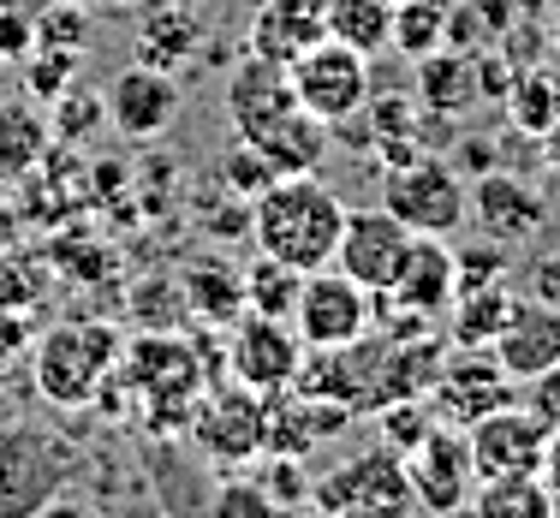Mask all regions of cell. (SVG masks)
Wrapping results in <instances>:
<instances>
[{
  "mask_svg": "<svg viewBox=\"0 0 560 518\" xmlns=\"http://www.w3.org/2000/svg\"><path fill=\"white\" fill-rule=\"evenodd\" d=\"M340 227H346V203L316 173H292V179H275L262 197H250V238H257V250L299 274H316L335 262Z\"/></svg>",
  "mask_w": 560,
  "mask_h": 518,
  "instance_id": "cell-1",
  "label": "cell"
},
{
  "mask_svg": "<svg viewBox=\"0 0 560 518\" xmlns=\"http://www.w3.org/2000/svg\"><path fill=\"white\" fill-rule=\"evenodd\" d=\"M119 352H126L119 328H108V322H60L31 345V376H36V388H43L48 405L78 411V405H90L102 393V381L114 376Z\"/></svg>",
  "mask_w": 560,
  "mask_h": 518,
  "instance_id": "cell-2",
  "label": "cell"
},
{
  "mask_svg": "<svg viewBox=\"0 0 560 518\" xmlns=\"http://www.w3.org/2000/svg\"><path fill=\"white\" fill-rule=\"evenodd\" d=\"M382 209H394L411 233H459L471 221V203H465V179L435 155H411L382 173Z\"/></svg>",
  "mask_w": 560,
  "mask_h": 518,
  "instance_id": "cell-3",
  "label": "cell"
},
{
  "mask_svg": "<svg viewBox=\"0 0 560 518\" xmlns=\"http://www.w3.org/2000/svg\"><path fill=\"white\" fill-rule=\"evenodd\" d=\"M287 78H292L299 108H311L316 119H328V126L358 119L364 102H370V55L335 43V36H323V43L304 48V55L287 66Z\"/></svg>",
  "mask_w": 560,
  "mask_h": 518,
  "instance_id": "cell-4",
  "label": "cell"
},
{
  "mask_svg": "<svg viewBox=\"0 0 560 518\" xmlns=\"http://www.w3.org/2000/svg\"><path fill=\"white\" fill-rule=\"evenodd\" d=\"M292 328H299L304 345H346L364 340L376 328V292H364L352 274H340L335 262L299 281V298H292Z\"/></svg>",
  "mask_w": 560,
  "mask_h": 518,
  "instance_id": "cell-5",
  "label": "cell"
},
{
  "mask_svg": "<svg viewBox=\"0 0 560 518\" xmlns=\"http://www.w3.org/2000/svg\"><path fill=\"white\" fill-rule=\"evenodd\" d=\"M311 507H323V513H406L411 507L406 459L394 447H370V454L346 459L340 471L311 483Z\"/></svg>",
  "mask_w": 560,
  "mask_h": 518,
  "instance_id": "cell-6",
  "label": "cell"
},
{
  "mask_svg": "<svg viewBox=\"0 0 560 518\" xmlns=\"http://www.w3.org/2000/svg\"><path fill=\"white\" fill-rule=\"evenodd\" d=\"M299 364H304V340L287 316H257V310L238 316L233 345H226L233 381H245L250 393H287L299 381Z\"/></svg>",
  "mask_w": 560,
  "mask_h": 518,
  "instance_id": "cell-7",
  "label": "cell"
},
{
  "mask_svg": "<svg viewBox=\"0 0 560 518\" xmlns=\"http://www.w3.org/2000/svg\"><path fill=\"white\" fill-rule=\"evenodd\" d=\"M406 483H411V507H430V513L471 507V488H477L471 442H465L459 429H442V423H435V429L406 454Z\"/></svg>",
  "mask_w": 560,
  "mask_h": 518,
  "instance_id": "cell-8",
  "label": "cell"
},
{
  "mask_svg": "<svg viewBox=\"0 0 560 518\" xmlns=\"http://www.w3.org/2000/svg\"><path fill=\"white\" fill-rule=\"evenodd\" d=\"M411 245V227L394 215V209H346V227H340V245H335V269L352 274L364 292H388L394 286V269Z\"/></svg>",
  "mask_w": 560,
  "mask_h": 518,
  "instance_id": "cell-9",
  "label": "cell"
},
{
  "mask_svg": "<svg viewBox=\"0 0 560 518\" xmlns=\"http://www.w3.org/2000/svg\"><path fill=\"white\" fill-rule=\"evenodd\" d=\"M453 292H459V250L442 233H411L406 257L394 269V286L376 292V298H388L394 310L411 316H447Z\"/></svg>",
  "mask_w": 560,
  "mask_h": 518,
  "instance_id": "cell-10",
  "label": "cell"
},
{
  "mask_svg": "<svg viewBox=\"0 0 560 518\" xmlns=\"http://www.w3.org/2000/svg\"><path fill=\"white\" fill-rule=\"evenodd\" d=\"M465 442H471V464L477 476H530L542 464V447H549V429H542L537 417H530L525 405H495L483 411V417L465 429Z\"/></svg>",
  "mask_w": 560,
  "mask_h": 518,
  "instance_id": "cell-11",
  "label": "cell"
},
{
  "mask_svg": "<svg viewBox=\"0 0 560 518\" xmlns=\"http://www.w3.org/2000/svg\"><path fill=\"white\" fill-rule=\"evenodd\" d=\"M108 126L119 131V138H162V131L173 126V114H179V84H173V72H162V66H126V72L108 84Z\"/></svg>",
  "mask_w": 560,
  "mask_h": 518,
  "instance_id": "cell-12",
  "label": "cell"
},
{
  "mask_svg": "<svg viewBox=\"0 0 560 518\" xmlns=\"http://www.w3.org/2000/svg\"><path fill=\"white\" fill-rule=\"evenodd\" d=\"M197 442L221 464H250L262 454V393H250L245 381L209 393L197 405Z\"/></svg>",
  "mask_w": 560,
  "mask_h": 518,
  "instance_id": "cell-13",
  "label": "cell"
},
{
  "mask_svg": "<svg viewBox=\"0 0 560 518\" xmlns=\"http://www.w3.org/2000/svg\"><path fill=\"white\" fill-rule=\"evenodd\" d=\"M489 352H495V364L513 381H530L537 369L560 364V304H549V298H513V310H506L501 334L489 340Z\"/></svg>",
  "mask_w": 560,
  "mask_h": 518,
  "instance_id": "cell-14",
  "label": "cell"
},
{
  "mask_svg": "<svg viewBox=\"0 0 560 518\" xmlns=\"http://www.w3.org/2000/svg\"><path fill=\"white\" fill-rule=\"evenodd\" d=\"M292 108H299V96H292L287 66H275V60H257V55H250L233 78H226V119H233L238 138H250V143L269 138V131H275Z\"/></svg>",
  "mask_w": 560,
  "mask_h": 518,
  "instance_id": "cell-15",
  "label": "cell"
},
{
  "mask_svg": "<svg viewBox=\"0 0 560 518\" xmlns=\"http://www.w3.org/2000/svg\"><path fill=\"white\" fill-rule=\"evenodd\" d=\"M435 400H442V417L453 423H477L483 411H495L513 400V376L495 364V352L489 345H465V357L447 352L442 376H435Z\"/></svg>",
  "mask_w": 560,
  "mask_h": 518,
  "instance_id": "cell-16",
  "label": "cell"
},
{
  "mask_svg": "<svg viewBox=\"0 0 560 518\" xmlns=\"http://www.w3.org/2000/svg\"><path fill=\"white\" fill-rule=\"evenodd\" d=\"M465 203H471V221L495 238V245H506V238H530V233H542V221H549L542 197L530 191L525 179H513V173H477L471 191H465Z\"/></svg>",
  "mask_w": 560,
  "mask_h": 518,
  "instance_id": "cell-17",
  "label": "cell"
},
{
  "mask_svg": "<svg viewBox=\"0 0 560 518\" xmlns=\"http://www.w3.org/2000/svg\"><path fill=\"white\" fill-rule=\"evenodd\" d=\"M411 90H418V108L447 119L477 102V66L459 55V48H435V55H418V72H411Z\"/></svg>",
  "mask_w": 560,
  "mask_h": 518,
  "instance_id": "cell-18",
  "label": "cell"
},
{
  "mask_svg": "<svg viewBox=\"0 0 560 518\" xmlns=\"http://www.w3.org/2000/svg\"><path fill=\"white\" fill-rule=\"evenodd\" d=\"M48 143H55V126L31 102H0V185L31 179L48 162Z\"/></svg>",
  "mask_w": 560,
  "mask_h": 518,
  "instance_id": "cell-19",
  "label": "cell"
},
{
  "mask_svg": "<svg viewBox=\"0 0 560 518\" xmlns=\"http://www.w3.org/2000/svg\"><path fill=\"white\" fill-rule=\"evenodd\" d=\"M257 150L275 162L280 179H292V173H316V162L328 155V119H316L311 108H292L269 138H257Z\"/></svg>",
  "mask_w": 560,
  "mask_h": 518,
  "instance_id": "cell-20",
  "label": "cell"
},
{
  "mask_svg": "<svg viewBox=\"0 0 560 518\" xmlns=\"http://www.w3.org/2000/svg\"><path fill=\"white\" fill-rule=\"evenodd\" d=\"M506 310H513V292H506V274L501 281H471L453 292L447 316H453V340L459 345H489L501 334Z\"/></svg>",
  "mask_w": 560,
  "mask_h": 518,
  "instance_id": "cell-21",
  "label": "cell"
},
{
  "mask_svg": "<svg viewBox=\"0 0 560 518\" xmlns=\"http://www.w3.org/2000/svg\"><path fill=\"white\" fill-rule=\"evenodd\" d=\"M323 36H328L323 19H304V12H287V7H269V0H262L257 19H250V55L292 66L311 43H323Z\"/></svg>",
  "mask_w": 560,
  "mask_h": 518,
  "instance_id": "cell-22",
  "label": "cell"
},
{
  "mask_svg": "<svg viewBox=\"0 0 560 518\" xmlns=\"http://www.w3.org/2000/svg\"><path fill=\"white\" fill-rule=\"evenodd\" d=\"M328 36L358 55H382L394 43V0H328L323 12Z\"/></svg>",
  "mask_w": 560,
  "mask_h": 518,
  "instance_id": "cell-23",
  "label": "cell"
},
{
  "mask_svg": "<svg viewBox=\"0 0 560 518\" xmlns=\"http://www.w3.org/2000/svg\"><path fill=\"white\" fill-rule=\"evenodd\" d=\"M471 513L483 518H555V495L542 488V476H477Z\"/></svg>",
  "mask_w": 560,
  "mask_h": 518,
  "instance_id": "cell-24",
  "label": "cell"
},
{
  "mask_svg": "<svg viewBox=\"0 0 560 518\" xmlns=\"http://www.w3.org/2000/svg\"><path fill=\"white\" fill-rule=\"evenodd\" d=\"M179 292H185V304H191V316H203L209 328L215 322H233L238 310H245V274L238 269H215V262H197V269H185V281H179Z\"/></svg>",
  "mask_w": 560,
  "mask_h": 518,
  "instance_id": "cell-25",
  "label": "cell"
},
{
  "mask_svg": "<svg viewBox=\"0 0 560 518\" xmlns=\"http://www.w3.org/2000/svg\"><path fill=\"white\" fill-rule=\"evenodd\" d=\"M197 48V19L185 0H167L162 12H150V19L138 24V60L143 66H162L173 72V60H185Z\"/></svg>",
  "mask_w": 560,
  "mask_h": 518,
  "instance_id": "cell-26",
  "label": "cell"
},
{
  "mask_svg": "<svg viewBox=\"0 0 560 518\" xmlns=\"http://www.w3.org/2000/svg\"><path fill=\"white\" fill-rule=\"evenodd\" d=\"M394 48L411 60L447 48V7L442 0H394Z\"/></svg>",
  "mask_w": 560,
  "mask_h": 518,
  "instance_id": "cell-27",
  "label": "cell"
},
{
  "mask_svg": "<svg viewBox=\"0 0 560 518\" xmlns=\"http://www.w3.org/2000/svg\"><path fill=\"white\" fill-rule=\"evenodd\" d=\"M238 274H245V310L287 316L292 322V298H299V281H304L299 269H287V262H275V257H257L250 269H238Z\"/></svg>",
  "mask_w": 560,
  "mask_h": 518,
  "instance_id": "cell-28",
  "label": "cell"
},
{
  "mask_svg": "<svg viewBox=\"0 0 560 518\" xmlns=\"http://www.w3.org/2000/svg\"><path fill=\"white\" fill-rule=\"evenodd\" d=\"M84 36H90L84 0H48V7H36V48H66V55H78Z\"/></svg>",
  "mask_w": 560,
  "mask_h": 518,
  "instance_id": "cell-29",
  "label": "cell"
},
{
  "mask_svg": "<svg viewBox=\"0 0 560 518\" xmlns=\"http://www.w3.org/2000/svg\"><path fill=\"white\" fill-rule=\"evenodd\" d=\"M275 179H280V173H275V162H269V155H262L250 138H238L233 150L221 155V185H226L233 197H262Z\"/></svg>",
  "mask_w": 560,
  "mask_h": 518,
  "instance_id": "cell-30",
  "label": "cell"
},
{
  "mask_svg": "<svg viewBox=\"0 0 560 518\" xmlns=\"http://www.w3.org/2000/svg\"><path fill=\"white\" fill-rule=\"evenodd\" d=\"M506 96H513V126L530 131V138H542V131L560 119V96H555V84L542 72L518 78V90H506Z\"/></svg>",
  "mask_w": 560,
  "mask_h": 518,
  "instance_id": "cell-31",
  "label": "cell"
},
{
  "mask_svg": "<svg viewBox=\"0 0 560 518\" xmlns=\"http://www.w3.org/2000/svg\"><path fill=\"white\" fill-rule=\"evenodd\" d=\"M19 66H24V90L36 102H60V90L78 78V55H66V48H31Z\"/></svg>",
  "mask_w": 560,
  "mask_h": 518,
  "instance_id": "cell-32",
  "label": "cell"
},
{
  "mask_svg": "<svg viewBox=\"0 0 560 518\" xmlns=\"http://www.w3.org/2000/svg\"><path fill=\"white\" fill-rule=\"evenodd\" d=\"M376 417H382V447H394L399 459L435 429V411H423V400H394V405H382Z\"/></svg>",
  "mask_w": 560,
  "mask_h": 518,
  "instance_id": "cell-33",
  "label": "cell"
},
{
  "mask_svg": "<svg viewBox=\"0 0 560 518\" xmlns=\"http://www.w3.org/2000/svg\"><path fill=\"white\" fill-rule=\"evenodd\" d=\"M108 119V102L96 96V90H78V84H66L60 90V108H55V138H90V131Z\"/></svg>",
  "mask_w": 560,
  "mask_h": 518,
  "instance_id": "cell-34",
  "label": "cell"
},
{
  "mask_svg": "<svg viewBox=\"0 0 560 518\" xmlns=\"http://www.w3.org/2000/svg\"><path fill=\"white\" fill-rule=\"evenodd\" d=\"M525 411L542 423V429H560V364L537 369V376L525 381Z\"/></svg>",
  "mask_w": 560,
  "mask_h": 518,
  "instance_id": "cell-35",
  "label": "cell"
},
{
  "mask_svg": "<svg viewBox=\"0 0 560 518\" xmlns=\"http://www.w3.org/2000/svg\"><path fill=\"white\" fill-rule=\"evenodd\" d=\"M36 48V12L24 7H0V60L19 66L24 55Z\"/></svg>",
  "mask_w": 560,
  "mask_h": 518,
  "instance_id": "cell-36",
  "label": "cell"
},
{
  "mask_svg": "<svg viewBox=\"0 0 560 518\" xmlns=\"http://www.w3.org/2000/svg\"><path fill=\"white\" fill-rule=\"evenodd\" d=\"M215 507L221 513H262V518H269L275 513V495L262 483H221L215 488Z\"/></svg>",
  "mask_w": 560,
  "mask_h": 518,
  "instance_id": "cell-37",
  "label": "cell"
},
{
  "mask_svg": "<svg viewBox=\"0 0 560 518\" xmlns=\"http://www.w3.org/2000/svg\"><path fill=\"white\" fill-rule=\"evenodd\" d=\"M19 357H31V328L19 310H0V376H7Z\"/></svg>",
  "mask_w": 560,
  "mask_h": 518,
  "instance_id": "cell-38",
  "label": "cell"
},
{
  "mask_svg": "<svg viewBox=\"0 0 560 518\" xmlns=\"http://www.w3.org/2000/svg\"><path fill=\"white\" fill-rule=\"evenodd\" d=\"M542 488L555 495V513H560V429H549V447H542V464H537Z\"/></svg>",
  "mask_w": 560,
  "mask_h": 518,
  "instance_id": "cell-39",
  "label": "cell"
},
{
  "mask_svg": "<svg viewBox=\"0 0 560 518\" xmlns=\"http://www.w3.org/2000/svg\"><path fill=\"white\" fill-rule=\"evenodd\" d=\"M537 298H560V257H549V262H537Z\"/></svg>",
  "mask_w": 560,
  "mask_h": 518,
  "instance_id": "cell-40",
  "label": "cell"
},
{
  "mask_svg": "<svg viewBox=\"0 0 560 518\" xmlns=\"http://www.w3.org/2000/svg\"><path fill=\"white\" fill-rule=\"evenodd\" d=\"M269 7H287V12H304V19H323L328 12V0H269ZM328 31V24H323Z\"/></svg>",
  "mask_w": 560,
  "mask_h": 518,
  "instance_id": "cell-41",
  "label": "cell"
},
{
  "mask_svg": "<svg viewBox=\"0 0 560 518\" xmlns=\"http://www.w3.org/2000/svg\"><path fill=\"white\" fill-rule=\"evenodd\" d=\"M542 155H549V167L560 173V119H555L549 131H542Z\"/></svg>",
  "mask_w": 560,
  "mask_h": 518,
  "instance_id": "cell-42",
  "label": "cell"
},
{
  "mask_svg": "<svg viewBox=\"0 0 560 518\" xmlns=\"http://www.w3.org/2000/svg\"><path fill=\"white\" fill-rule=\"evenodd\" d=\"M0 7H24V12H36V7H48V0H0Z\"/></svg>",
  "mask_w": 560,
  "mask_h": 518,
  "instance_id": "cell-43",
  "label": "cell"
},
{
  "mask_svg": "<svg viewBox=\"0 0 560 518\" xmlns=\"http://www.w3.org/2000/svg\"><path fill=\"white\" fill-rule=\"evenodd\" d=\"M102 7H126V0H102Z\"/></svg>",
  "mask_w": 560,
  "mask_h": 518,
  "instance_id": "cell-44",
  "label": "cell"
}]
</instances>
